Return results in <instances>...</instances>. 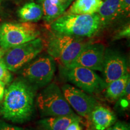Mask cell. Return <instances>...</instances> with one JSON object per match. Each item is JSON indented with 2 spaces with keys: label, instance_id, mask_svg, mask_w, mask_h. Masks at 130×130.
<instances>
[{
  "label": "cell",
  "instance_id": "cell-21",
  "mask_svg": "<svg viewBox=\"0 0 130 130\" xmlns=\"http://www.w3.org/2000/svg\"><path fill=\"white\" fill-rule=\"evenodd\" d=\"M119 8L121 16L129 14L130 12V0H120Z\"/></svg>",
  "mask_w": 130,
  "mask_h": 130
},
{
  "label": "cell",
  "instance_id": "cell-10",
  "mask_svg": "<svg viewBox=\"0 0 130 130\" xmlns=\"http://www.w3.org/2000/svg\"><path fill=\"white\" fill-rule=\"evenodd\" d=\"M64 98L79 116L89 117L91 111L98 105L94 98L72 85L65 84L61 89Z\"/></svg>",
  "mask_w": 130,
  "mask_h": 130
},
{
  "label": "cell",
  "instance_id": "cell-18",
  "mask_svg": "<svg viewBox=\"0 0 130 130\" xmlns=\"http://www.w3.org/2000/svg\"><path fill=\"white\" fill-rule=\"evenodd\" d=\"M129 80V74L127 73L120 78L107 84L105 88V96L111 100H118L121 98L126 84Z\"/></svg>",
  "mask_w": 130,
  "mask_h": 130
},
{
  "label": "cell",
  "instance_id": "cell-14",
  "mask_svg": "<svg viewBox=\"0 0 130 130\" xmlns=\"http://www.w3.org/2000/svg\"><path fill=\"white\" fill-rule=\"evenodd\" d=\"M120 0H104L97 14L102 27H105L121 16L119 8Z\"/></svg>",
  "mask_w": 130,
  "mask_h": 130
},
{
  "label": "cell",
  "instance_id": "cell-13",
  "mask_svg": "<svg viewBox=\"0 0 130 130\" xmlns=\"http://www.w3.org/2000/svg\"><path fill=\"white\" fill-rule=\"evenodd\" d=\"M73 0H39L43 9V18L51 23L66 12Z\"/></svg>",
  "mask_w": 130,
  "mask_h": 130
},
{
  "label": "cell",
  "instance_id": "cell-1",
  "mask_svg": "<svg viewBox=\"0 0 130 130\" xmlns=\"http://www.w3.org/2000/svg\"><path fill=\"white\" fill-rule=\"evenodd\" d=\"M36 88L24 79H18L5 90L0 106L3 118L22 123L31 118L35 109Z\"/></svg>",
  "mask_w": 130,
  "mask_h": 130
},
{
  "label": "cell",
  "instance_id": "cell-9",
  "mask_svg": "<svg viewBox=\"0 0 130 130\" xmlns=\"http://www.w3.org/2000/svg\"><path fill=\"white\" fill-rule=\"evenodd\" d=\"M107 84L120 78L128 73V61L125 56L117 50H105L102 71Z\"/></svg>",
  "mask_w": 130,
  "mask_h": 130
},
{
  "label": "cell",
  "instance_id": "cell-5",
  "mask_svg": "<svg viewBox=\"0 0 130 130\" xmlns=\"http://www.w3.org/2000/svg\"><path fill=\"white\" fill-rule=\"evenodd\" d=\"M40 30L32 22H4L0 25V46L4 50L39 37Z\"/></svg>",
  "mask_w": 130,
  "mask_h": 130
},
{
  "label": "cell",
  "instance_id": "cell-19",
  "mask_svg": "<svg viewBox=\"0 0 130 130\" xmlns=\"http://www.w3.org/2000/svg\"><path fill=\"white\" fill-rule=\"evenodd\" d=\"M12 80V75L9 70L6 68L3 60L0 63V81H3L5 84L9 83Z\"/></svg>",
  "mask_w": 130,
  "mask_h": 130
},
{
  "label": "cell",
  "instance_id": "cell-12",
  "mask_svg": "<svg viewBox=\"0 0 130 130\" xmlns=\"http://www.w3.org/2000/svg\"><path fill=\"white\" fill-rule=\"evenodd\" d=\"M95 130H105L116 122V117L108 108L96 105L89 115Z\"/></svg>",
  "mask_w": 130,
  "mask_h": 130
},
{
  "label": "cell",
  "instance_id": "cell-25",
  "mask_svg": "<svg viewBox=\"0 0 130 130\" xmlns=\"http://www.w3.org/2000/svg\"><path fill=\"white\" fill-rule=\"evenodd\" d=\"M5 84L3 81H0V101L2 100L5 92Z\"/></svg>",
  "mask_w": 130,
  "mask_h": 130
},
{
  "label": "cell",
  "instance_id": "cell-16",
  "mask_svg": "<svg viewBox=\"0 0 130 130\" xmlns=\"http://www.w3.org/2000/svg\"><path fill=\"white\" fill-rule=\"evenodd\" d=\"M102 0H75L64 13L79 14L97 13L102 4Z\"/></svg>",
  "mask_w": 130,
  "mask_h": 130
},
{
  "label": "cell",
  "instance_id": "cell-15",
  "mask_svg": "<svg viewBox=\"0 0 130 130\" xmlns=\"http://www.w3.org/2000/svg\"><path fill=\"white\" fill-rule=\"evenodd\" d=\"M76 120L81 119L74 113L68 116L48 117L40 120L38 123L43 130H66L70 123Z\"/></svg>",
  "mask_w": 130,
  "mask_h": 130
},
{
  "label": "cell",
  "instance_id": "cell-23",
  "mask_svg": "<svg viewBox=\"0 0 130 130\" xmlns=\"http://www.w3.org/2000/svg\"><path fill=\"white\" fill-rule=\"evenodd\" d=\"M0 130H24L22 128L12 125L0 120Z\"/></svg>",
  "mask_w": 130,
  "mask_h": 130
},
{
  "label": "cell",
  "instance_id": "cell-20",
  "mask_svg": "<svg viewBox=\"0 0 130 130\" xmlns=\"http://www.w3.org/2000/svg\"><path fill=\"white\" fill-rule=\"evenodd\" d=\"M130 36V28L129 24L125 26L119 30V31L115 35L114 37V40L121 39L122 38H129Z\"/></svg>",
  "mask_w": 130,
  "mask_h": 130
},
{
  "label": "cell",
  "instance_id": "cell-8",
  "mask_svg": "<svg viewBox=\"0 0 130 130\" xmlns=\"http://www.w3.org/2000/svg\"><path fill=\"white\" fill-rule=\"evenodd\" d=\"M61 71L67 80L87 93H100L107 87L104 79L88 68L61 66Z\"/></svg>",
  "mask_w": 130,
  "mask_h": 130
},
{
  "label": "cell",
  "instance_id": "cell-27",
  "mask_svg": "<svg viewBox=\"0 0 130 130\" xmlns=\"http://www.w3.org/2000/svg\"><path fill=\"white\" fill-rule=\"evenodd\" d=\"M7 1V0H0V6H1V3H2L3 1Z\"/></svg>",
  "mask_w": 130,
  "mask_h": 130
},
{
  "label": "cell",
  "instance_id": "cell-24",
  "mask_svg": "<svg viewBox=\"0 0 130 130\" xmlns=\"http://www.w3.org/2000/svg\"><path fill=\"white\" fill-rule=\"evenodd\" d=\"M80 120H76L71 123L68 126L66 130H82L80 125H79Z\"/></svg>",
  "mask_w": 130,
  "mask_h": 130
},
{
  "label": "cell",
  "instance_id": "cell-26",
  "mask_svg": "<svg viewBox=\"0 0 130 130\" xmlns=\"http://www.w3.org/2000/svg\"><path fill=\"white\" fill-rule=\"evenodd\" d=\"M5 52H6V50H3V48H0V63H1V62L3 60V56H4Z\"/></svg>",
  "mask_w": 130,
  "mask_h": 130
},
{
  "label": "cell",
  "instance_id": "cell-7",
  "mask_svg": "<svg viewBox=\"0 0 130 130\" xmlns=\"http://www.w3.org/2000/svg\"><path fill=\"white\" fill-rule=\"evenodd\" d=\"M44 42L40 37L6 50L3 57L6 68L16 72L35 58L43 51Z\"/></svg>",
  "mask_w": 130,
  "mask_h": 130
},
{
  "label": "cell",
  "instance_id": "cell-6",
  "mask_svg": "<svg viewBox=\"0 0 130 130\" xmlns=\"http://www.w3.org/2000/svg\"><path fill=\"white\" fill-rule=\"evenodd\" d=\"M56 69L55 60L48 54L37 56L22 68L23 79L36 88L44 87L51 82Z\"/></svg>",
  "mask_w": 130,
  "mask_h": 130
},
{
  "label": "cell",
  "instance_id": "cell-17",
  "mask_svg": "<svg viewBox=\"0 0 130 130\" xmlns=\"http://www.w3.org/2000/svg\"><path fill=\"white\" fill-rule=\"evenodd\" d=\"M18 15L21 22L33 23L43 18V9L40 4L30 1L25 3L19 9Z\"/></svg>",
  "mask_w": 130,
  "mask_h": 130
},
{
  "label": "cell",
  "instance_id": "cell-2",
  "mask_svg": "<svg viewBox=\"0 0 130 130\" xmlns=\"http://www.w3.org/2000/svg\"><path fill=\"white\" fill-rule=\"evenodd\" d=\"M103 28L98 14L63 13L51 23L54 33L79 37H92Z\"/></svg>",
  "mask_w": 130,
  "mask_h": 130
},
{
  "label": "cell",
  "instance_id": "cell-3",
  "mask_svg": "<svg viewBox=\"0 0 130 130\" xmlns=\"http://www.w3.org/2000/svg\"><path fill=\"white\" fill-rule=\"evenodd\" d=\"M89 43L82 37L53 32L48 39L47 52L54 59L59 61L61 66L66 67Z\"/></svg>",
  "mask_w": 130,
  "mask_h": 130
},
{
  "label": "cell",
  "instance_id": "cell-11",
  "mask_svg": "<svg viewBox=\"0 0 130 130\" xmlns=\"http://www.w3.org/2000/svg\"><path fill=\"white\" fill-rule=\"evenodd\" d=\"M104 53L105 46L103 45L90 42L83 49L75 59L66 67L79 66L102 72Z\"/></svg>",
  "mask_w": 130,
  "mask_h": 130
},
{
  "label": "cell",
  "instance_id": "cell-22",
  "mask_svg": "<svg viewBox=\"0 0 130 130\" xmlns=\"http://www.w3.org/2000/svg\"><path fill=\"white\" fill-rule=\"evenodd\" d=\"M105 130H130L129 124L123 122H117Z\"/></svg>",
  "mask_w": 130,
  "mask_h": 130
},
{
  "label": "cell",
  "instance_id": "cell-4",
  "mask_svg": "<svg viewBox=\"0 0 130 130\" xmlns=\"http://www.w3.org/2000/svg\"><path fill=\"white\" fill-rule=\"evenodd\" d=\"M36 103L43 116H61L74 114L62 91L55 83L48 84L40 92Z\"/></svg>",
  "mask_w": 130,
  "mask_h": 130
}]
</instances>
